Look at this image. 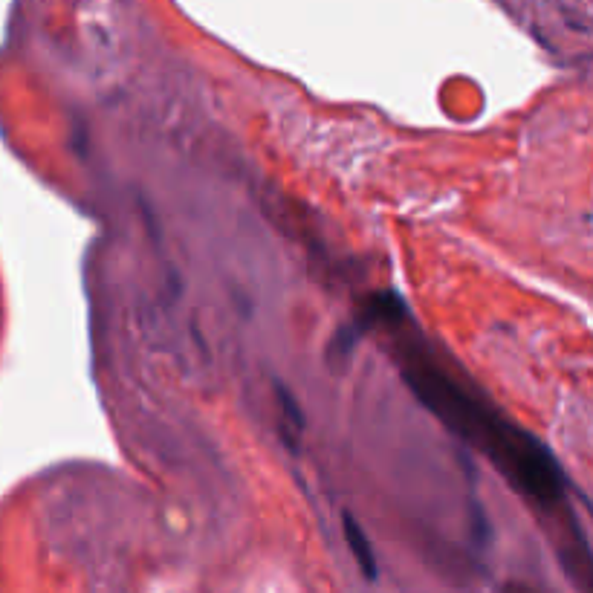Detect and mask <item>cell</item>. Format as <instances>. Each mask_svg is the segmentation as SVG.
<instances>
[{
    "mask_svg": "<svg viewBox=\"0 0 593 593\" xmlns=\"http://www.w3.org/2000/svg\"><path fill=\"white\" fill-rule=\"evenodd\" d=\"M342 527H345V541H348V547H351L353 559H356V565L359 570L365 573V579H377V556H374V547H371V541L365 536V530L359 527V521L353 518L351 513L342 515Z\"/></svg>",
    "mask_w": 593,
    "mask_h": 593,
    "instance_id": "cell-2",
    "label": "cell"
},
{
    "mask_svg": "<svg viewBox=\"0 0 593 593\" xmlns=\"http://www.w3.org/2000/svg\"><path fill=\"white\" fill-rule=\"evenodd\" d=\"M501 593H541V591L530 588V585H521V582H507V585L501 588Z\"/></svg>",
    "mask_w": 593,
    "mask_h": 593,
    "instance_id": "cell-4",
    "label": "cell"
},
{
    "mask_svg": "<svg viewBox=\"0 0 593 593\" xmlns=\"http://www.w3.org/2000/svg\"><path fill=\"white\" fill-rule=\"evenodd\" d=\"M278 405H281V411H284V423H293V432H301L304 429V414H301V408L293 400V394L284 388V385H278Z\"/></svg>",
    "mask_w": 593,
    "mask_h": 593,
    "instance_id": "cell-3",
    "label": "cell"
},
{
    "mask_svg": "<svg viewBox=\"0 0 593 593\" xmlns=\"http://www.w3.org/2000/svg\"><path fill=\"white\" fill-rule=\"evenodd\" d=\"M394 327V362L414 391V397L434 417L469 446H475L489 463L510 481L533 510L556 524L559 562L579 593H591V547L585 530L570 504V481L550 446L536 434L521 429L507 414H501L481 391L452 374L429 348V342L408 327V313Z\"/></svg>",
    "mask_w": 593,
    "mask_h": 593,
    "instance_id": "cell-1",
    "label": "cell"
}]
</instances>
